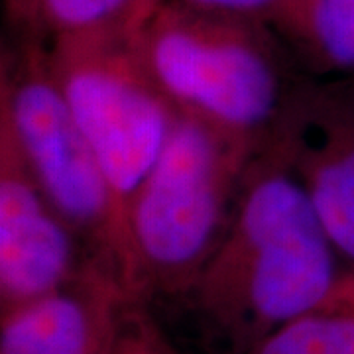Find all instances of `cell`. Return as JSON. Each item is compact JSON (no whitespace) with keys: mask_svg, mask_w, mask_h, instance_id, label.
<instances>
[{"mask_svg":"<svg viewBox=\"0 0 354 354\" xmlns=\"http://www.w3.org/2000/svg\"><path fill=\"white\" fill-rule=\"evenodd\" d=\"M48 48L53 75L111 185L127 241L130 201L164 152L177 111L146 71L128 28L65 36Z\"/></svg>","mask_w":354,"mask_h":354,"instance_id":"cell-5","label":"cell"},{"mask_svg":"<svg viewBox=\"0 0 354 354\" xmlns=\"http://www.w3.org/2000/svg\"><path fill=\"white\" fill-rule=\"evenodd\" d=\"M146 307L134 299L124 304L106 354H181Z\"/></svg>","mask_w":354,"mask_h":354,"instance_id":"cell-13","label":"cell"},{"mask_svg":"<svg viewBox=\"0 0 354 354\" xmlns=\"http://www.w3.org/2000/svg\"><path fill=\"white\" fill-rule=\"evenodd\" d=\"M248 354H354V268L329 295L270 333Z\"/></svg>","mask_w":354,"mask_h":354,"instance_id":"cell-10","label":"cell"},{"mask_svg":"<svg viewBox=\"0 0 354 354\" xmlns=\"http://www.w3.org/2000/svg\"><path fill=\"white\" fill-rule=\"evenodd\" d=\"M256 150L177 113L164 152L127 211L124 290L185 299L227 234Z\"/></svg>","mask_w":354,"mask_h":354,"instance_id":"cell-3","label":"cell"},{"mask_svg":"<svg viewBox=\"0 0 354 354\" xmlns=\"http://www.w3.org/2000/svg\"><path fill=\"white\" fill-rule=\"evenodd\" d=\"M140 59L183 116L262 152L305 77L266 24L162 0L132 30Z\"/></svg>","mask_w":354,"mask_h":354,"instance_id":"cell-2","label":"cell"},{"mask_svg":"<svg viewBox=\"0 0 354 354\" xmlns=\"http://www.w3.org/2000/svg\"><path fill=\"white\" fill-rule=\"evenodd\" d=\"M342 260L307 193L276 152L254 156L227 234L185 297L230 354L321 304Z\"/></svg>","mask_w":354,"mask_h":354,"instance_id":"cell-1","label":"cell"},{"mask_svg":"<svg viewBox=\"0 0 354 354\" xmlns=\"http://www.w3.org/2000/svg\"><path fill=\"white\" fill-rule=\"evenodd\" d=\"M97 266L0 130V311L30 304Z\"/></svg>","mask_w":354,"mask_h":354,"instance_id":"cell-7","label":"cell"},{"mask_svg":"<svg viewBox=\"0 0 354 354\" xmlns=\"http://www.w3.org/2000/svg\"><path fill=\"white\" fill-rule=\"evenodd\" d=\"M266 148L297 177L344 268H354V73L305 77Z\"/></svg>","mask_w":354,"mask_h":354,"instance_id":"cell-6","label":"cell"},{"mask_svg":"<svg viewBox=\"0 0 354 354\" xmlns=\"http://www.w3.org/2000/svg\"><path fill=\"white\" fill-rule=\"evenodd\" d=\"M315 73H354V0H315L299 53Z\"/></svg>","mask_w":354,"mask_h":354,"instance_id":"cell-11","label":"cell"},{"mask_svg":"<svg viewBox=\"0 0 354 354\" xmlns=\"http://www.w3.org/2000/svg\"><path fill=\"white\" fill-rule=\"evenodd\" d=\"M0 130L10 134L51 205L85 242L93 262L124 290L127 241L113 191L53 75L48 46L4 39Z\"/></svg>","mask_w":354,"mask_h":354,"instance_id":"cell-4","label":"cell"},{"mask_svg":"<svg viewBox=\"0 0 354 354\" xmlns=\"http://www.w3.org/2000/svg\"><path fill=\"white\" fill-rule=\"evenodd\" d=\"M138 2H140V22H138L140 26L142 24V20H144L148 14L152 12L153 8H156L162 0H138ZM138 26H136V28H138ZM136 28H134V30H136Z\"/></svg>","mask_w":354,"mask_h":354,"instance_id":"cell-14","label":"cell"},{"mask_svg":"<svg viewBox=\"0 0 354 354\" xmlns=\"http://www.w3.org/2000/svg\"><path fill=\"white\" fill-rule=\"evenodd\" d=\"M8 38L44 46L102 28L134 30L140 22L138 0H2Z\"/></svg>","mask_w":354,"mask_h":354,"instance_id":"cell-9","label":"cell"},{"mask_svg":"<svg viewBox=\"0 0 354 354\" xmlns=\"http://www.w3.org/2000/svg\"><path fill=\"white\" fill-rule=\"evenodd\" d=\"M193 8L241 16L272 28L299 59L315 0H177Z\"/></svg>","mask_w":354,"mask_h":354,"instance_id":"cell-12","label":"cell"},{"mask_svg":"<svg viewBox=\"0 0 354 354\" xmlns=\"http://www.w3.org/2000/svg\"><path fill=\"white\" fill-rule=\"evenodd\" d=\"M132 297L91 266L67 286L2 313L0 354H106Z\"/></svg>","mask_w":354,"mask_h":354,"instance_id":"cell-8","label":"cell"}]
</instances>
